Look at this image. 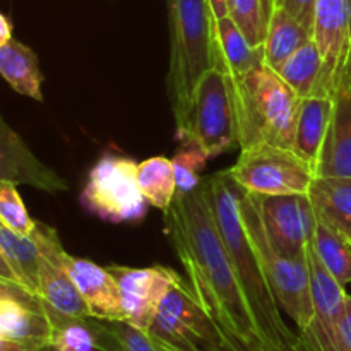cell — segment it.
<instances>
[{"mask_svg":"<svg viewBox=\"0 0 351 351\" xmlns=\"http://www.w3.org/2000/svg\"><path fill=\"white\" fill-rule=\"evenodd\" d=\"M0 250L5 256L21 285L38 297L40 250L33 235L24 237L0 223Z\"/></svg>","mask_w":351,"mask_h":351,"instance_id":"cell-25","label":"cell"},{"mask_svg":"<svg viewBox=\"0 0 351 351\" xmlns=\"http://www.w3.org/2000/svg\"><path fill=\"white\" fill-rule=\"evenodd\" d=\"M240 213L250 242L263 263L281 311L295 322L297 332L305 331L314 319L311 269L307 254L302 257H283L273 249L264 232L256 194L240 187Z\"/></svg>","mask_w":351,"mask_h":351,"instance_id":"cell-5","label":"cell"},{"mask_svg":"<svg viewBox=\"0 0 351 351\" xmlns=\"http://www.w3.org/2000/svg\"><path fill=\"white\" fill-rule=\"evenodd\" d=\"M228 177L247 192L257 195L308 194L314 170L293 149L271 144L240 149V156Z\"/></svg>","mask_w":351,"mask_h":351,"instance_id":"cell-8","label":"cell"},{"mask_svg":"<svg viewBox=\"0 0 351 351\" xmlns=\"http://www.w3.org/2000/svg\"><path fill=\"white\" fill-rule=\"evenodd\" d=\"M53 326L51 346L55 351H96V339L89 317L50 319Z\"/></svg>","mask_w":351,"mask_h":351,"instance_id":"cell-30","label":"cell"},{"mask_svg":"<svg viewBox=\"0 0 351 351\" xmlns=\"http://www.w3.org/2000/svg\"><path fill=\"white\" fill-rule=\"evenodd\" d=\"M315 177L351 178V57L332 93V115Z\"/></svg>","mask_w":351,"mask_h":351,"instance_id":"cell-16","label":"cell"},{"mask_svg":"<svg viewBox=\"0 0 351 351\" xmlns=\"http://www.w3.org/2000/svg\"><path fill=\"white\" fill-rule=\"evenodd\" d=\"M230 17L254 48H264L267 24L276 7L274 0H228Z\"/></svg>","mask_w":351,"mask_h":351,"instance_id":"cell-29","label":"cell"},{"mask_svg":"<svg viewBox=\"0 0 351 351\" xmlns=\"http://www.w3.org/2000/svg\"><path fill=\"white\" fill-rule=\"evenodd\" d=\"M175 137L182 144L201 147L209 160L239 144L232 86L221 71L213 67L199 79L187 113L177 123Z\"/></svg>","mask_w":351,"mask_h":351,"instance_id":"cell-6","label":"cell"},{"mask_svg":"<svg viewBox=\"0 0 351 351\" xmlns=\"http://www.w3.org/2000/svg\"><path fill=\"white\" fill-rule=\"evenodd\" d=\"M99 351H158L147 331L127 321H101L89 317Z\"/></svg>","mask_w":351,"mask_h":351,"instance_id":"cell-28","label":"cell"},{"mask_svg":"<svg viewBox=\"0 0 351 351\" xmlns=\"http://www.w3.org/2000/svg\"><path fill=\"white\" fill-rule=\"evenodd\" d=\"M147 335L180 350H204L216 335L215 321L184 278L161 300Z\"/></svg>","mask_w":351,"mask_h":351,"instance_id":"cell-10","label":"cell"},{"mask_svg":"<svg viewBox=\"0 0 351 351\" xmlns=\"http://www.w3.org/2000/svg\"><path fill=\"white\" fill-rule=\"evenodd\" d=\"M0 75L16 93L43 101V74L36 53L27 45L12 38L0 47Z\"/></svg>","mask_w":351,"mask_h":351,"instance_id":"cell-21","label":"cell"},{"mask_svg":"<svg viewBox=\"0 0 351 351\" xmlns=\"http://www.w3.org/2000/svg\"><path fill=\"white\" fill-rule=\"evenodd\" d=\"M230 86L240 149L256 144L293 149L302 98L280 74L261 64L240 77L230 79Z\"/></svg>","mask_w":351,"mask_h":351,"instance_id":"cell-3","label":"cell"},{"mask_svg":"<svg viewBox=\"0 0 351 351\" xmlns=\"http://www.w3.org/2000/svg\"><path fill=\"white\" fill-rule=\"evenodd\" d=\"M312 249L326 271L341 287L351 283V245L319 218L312 239Z\"/></svg>","mask_w":351,"mask_h":351,"instance_id":"cell-27","label":"cell"},{"mask_svg":"<svg viewBox=\"0 0 351 351\" xmlns=\"http://www.w3.org/2000/svg\"><path fill=\"white\" fill-rule=\"evenodd\" d=\"M0 335L38 346H51L53 326L45 312L16 300H0Z\"/></svg>","mask_w":351,"mask_h":351,"instance_id":"cell-22","label":"cell"},{"mask_svg":"<svg viewBox=\"0 0 351 351\" xmlns=\"http://www.w3.org/2000/svg\"><path fill=\"white\" fill-rule=\"evenodd\" d=\"M308 197L317 218L338 232L351 245V178L314 177Z\"/></svg>","mask_w":351,"mask_h":351,"instance_id":"cell-20","label":"cell"},{"mask_svg":"<svg viewBox=\"0 0 351 351\" xmlns=\"http://www.w3.org/2000/svg\"><path fill=\"white\" fill-rule=\"evenodd\" d=\"M151 339H153L154 345H156L158 351H201V350H180V348H175V346L168 345V343L160 341V339H154V338H151Z\"/></svg>","mask_w":351,"mask_h":351,"instance_id":"cell-40","label":"cell"},{"mask_svg":"<svg viewBox=\"0 0 351 351\" xmlns=\"http://www.w3.org/2000/svg\"><path fill=\"white\" fill-rule=\"evenodd\" d=\"M165 228L187 271L189 285L209 317L233 335L266 348L213 216L204 182L191 194L175 195L165 211Z\"/></svg>","mask_w":351,"mask_h":351,"instance_id":"cell-1","label":"cell"},{"mask_svg":"<svg viewBox=\"0 0 351 351\" xmlns=\"http://www.w3.org/2000/svg\"><path fill=\"white\" fill-rule=\"evenodd\" d=\"M0 278L2 280H7V281H12V283H19V278L16 276V273L12 271V267H10V264L7 263L5 256L2 254V250H0Z\"/></svg>","mask_w":351,"mask_h":351,"instance_id":"cell-38","label":"cell"},{"mask_svg":"<svg viewBox=\"0 0 351 351\" xmlns=\"http://www.w3.org/2000/svg\"><path fill=\"white\" fill-rule=\"evenodd\" d=\"M264 64V48H254L230 16L213 23V67L237 79Z\"/></svg>","mask_w":351,"mask_h":351,"instance_id":"cell-18","label":"cell"},{"mask_svg":"<svg viewBox=\"0 0 351 351\" xmlns=\"http://www.w3.org/2000/svg\"><path fill=\"white\" fill-rule=\"evenodd\" d=\"M209 206L225 245L232 257L240 287L245 295L261 339L269 351H298V332H293L281 315L263 263L250 242L240 213V185L226 171L204 180Z\"/></svg>","mask_w":351,"mask_h":351,"instance_id":"cell-2","label":"cell"},{"mask_svg":"<svg viewBox=\"0 0 351 351\" xmlns=\"http://www.w3.org/2000/svg\"><path fill=\"white\" fill-rule=\"evenodd\" d=\"M311 38L312 34L293 16H290L281 5H276L269 17L264 40V64L276 71Z\"/></svg>","mask_w":351,"mask_h":351,"instance_id":"cell-23","label":"cell"},{"mask_svg":"<svg viewBox=\"0 0 351 351\" xmlns=\"http://www.w3.org/2000/svg\"><path fill=\"white\" fill-rule=\"evenodd\" d=\"M332 115V96L314 95L300 99L295 125L293 151L315 171ZM315 175V173H314Z\"/></svg>","mask_w":351,"mask_h":351,"instance_id":"cell-19","label":"cell"},{"mask_svg":"<svg viewBox=\"0 0 351 351\" xmlns=\"http://www.w3.org/2000/svg\"><path fill=\"white\" fill-rule=\"evenodd\" d=\"M315 2H317V0H283V2H281V7H283L290 16H293L295 19L312 34Z\"/></svg>","mask_w":351,"mask_h":351,"instance_id":"cell-35","label":"cell"},{"mask_svg":"<svg viewBox=\"0 0 351 351\" xmlns=\"http://www.w3.org/2000/svg\"><path fill=\"white\" fill-rule=\"evenodd\" d=\"M31 235L36 240L38 250H40L38 298L41 300L48 319L91 317L84 298L65 271V250L55 228L36 221Z\"/></svg>","mask_w":351,"mask_h":351,"instance_id":"cell-11","label":"cell"},{"mask_svg":"<svg viewBox=\"0 0 351 351\" xmlns=\"http://www.w3.org/2000/svg\"><path fill=\"white\" fill-rule=\"evenodd\" d=\"M137 184L144 199L153 208L167 211L177 194L175 173L171 160L165 156H153L137 167Z\"/></svg>","mask_w":351,"mask_h":351,"instance_id":"cell-26","label":"cell"},{"mask_svg":"<svg viewBox=\"0 0 351 351\" xmlns=\"http://www.w3.org/2000/svg\"><path fill=\"white\" fill-rule=\"evenodd\" d=\"M312 40L322 57L319 95L332 96L351 57V0H317Z\"/></svg>","mask_w":351,"mask_h":351,"instance_id":"cell-14","label":"cell"},{"mask_svg":"<svg viewBox=\"0 0 351 351\" xmlns=\"http://www.w3.org/2000/svg\"><path fill=\"white\" fill-rule=\"evenodd\" d=\"M64 266L84 298L91 317L101 321H123L119 285L108 267H101L67 252L64 254Z\"/></svg>","mask_w":351,"mask_h":351,"instance_id":"cell-17","label":"cell"},{"mask_svg":"<svg viewBox=\"0 0 351 351\" xmlns=\"http://www.w3.org/2000/svg\"><path fill=\"white\" fill-rule=\"evenodd\" d=\"M0 300H16L19 302V304L26 305V307L34 308V311L45 312L41 300L36 295H33L29 290H26L23 285L2 280V278H0Z\"/></svg>","mask_w":351,"mask_h":351,"instance_id":"cell-34","label":"cell"},{"mask_svg":"<svg viewBox=\"0 0 351 351\" xmlns=\"http://www.w3.org/2000/svg\"><path fill=\"white\" fill-rule=\"evenodd\" d=\"M209 7V14H211L213 23L223 19V17L230 16L228 0H206Z\"/></svg>","mask_w":351,"mask_h":351,"instance_id":"cell-37","label":"cell"},{"mask_svg":"<svg viewBox=\"0 0 351 351\" xmlns=\"http://www.w3.org/2000/svg\"><path fill=\"white\" fill-rule=\"evenodd\" d=\"M108 271L119 285L123 321L143 331H149L161 300L182 278L168 266L129 267L113 264Z\"/></svg>","mask_w":351,"mask_h":351,"instance_id":"cell-13","label":"cell"},{"mask_svg":"<svg viewBox=\"0 0 351 351\" xmlns=\"http://www.w3.org/2000/svg\"><path fill=\"white\" fill-rule=\"evenodd\" d=\"M264 232L283 257H302L314 239L317 215L308 194L257 195Z\"/></svg>","mask_w":351,"mask_h":351,"instance_id":"cell-12","label":"cell"},{"mask_svg":"<svg viewBox=\"0 0 351 351\" xmlns=\"http://www.w3.org/2000/svg\"><path fill=\"white\" fill-rule=\"evenodd\" d=\"M314 319L298 332V351H351V332L345 314V287L326 271L312 243L307 249Z\"/></svg>","mask_w":351,"mask_h":351,"instance_id":"cell-9","label":"cell"},{"mask_svg":"<svg viewBox=\"0 0 351 351\" xmlns=\"http://www.w3.org/2000/svg\"><path fill=\"white\" fill-rule=\"evenodd\" d=\"M208 160V154L195 144H182L180 149L171 158L175 185H177V194L175 195L191 194L202 184L201 170L206 167Z\"/></svg>","mask_w":351,"mask_h":351,"instance_id":"cell-31","label":"cell"},{"mask_svg":"<svg viewBox=\"0 0 351 351\" xmlns=\"http://www.w3.org/2000/svg\"><path fill=\"white\" fill-rule=\"evenodd\" d=\"M0 351H55L53 346H38L29 343L17 341L0 335Z\"/></svg>","mask_w":351,"mask_h":351,"instance_id":"cell-36","label":"cell"},{"mask_svg":"<svg viewBox=\"0 0 351 351\" xmlns=\"http://www.w3.org/2000/svg\"><path fill=\"white\" fill-rule=\"evenodd\" d=\"M345 314H346V322H348V329L351 332V295H345Z\"/></svg>","mask_w":351,"mask_h":351,"instance_id":"cell-41","label":"cell"},{"mask_svg":"<svg viewBox=\"0 0 351 351\" xmlns=\"http://www.w3.org/2000/svg\"><path fill=\"white\" fill-rule=\"evenodd\" d=\"M276 72L300 98L319 95L322 79V57L314 40L311 38L307 43L302 45L276 69Z\"/></svg>","mask_w":351,"mask_h":351,"instance_id":"cell-24","label":"cell"},{"mask_svg":"<svg viewBox=\"0 0 351 351\" xmlns=\"http://www.w3.org/2000/svg\"><path fill=\"white\" fill-rule=\"evenodd\" d=\"M170 69L167 91L175 122L191 105L199 79L213 69V19L206 0H167Z\"/></svg>","mask_w":351,"mask_h":351,"instance_id":"cell-4","label":"cell"},{"mask_svg":"<svg viewBox=\"0 0 351 351\" xmlns=\"http://www.w3.org/2000/svg\"><path fill=\"white\" fill-rule=\"evenodd\" d=\"M137 167L130 158L106 151L89 170L79 197L82 208L110 223L143 219L149 204L137 184Z\"/></svg>","mask_w":351,"mask_h":351,"instance_id":"cell-7","label":"cell"},{"mask_svg":"<svg viewBox=\"0 0 351 351\" xmlns=\"http://www.w3.org/2000/svg\"><path fill=\"white\" fill-rule=\"evenodd\" d=\"M281 2H283V0H274V3H276V5H281Z\"/></svg>","mask_w":351,"mask_h":351,"instance_id":"cell-42","label":"cell"},{"mask_svg":"<svg viewBox=\"0 0 351 351\" xmlns=\"http://www.w3.org/2000/svg\"><path fill=\"white\" fill-rule=\"evenodd\" d=\"M31 185L48 194L69 191L65 178L38 160L19 134L0 115V182Z\"/></svg>","mask_w":351,"mask_h":351,"instance_id":"cell-15","label":"cell"},{"mask_svg":"<svg viewBox=\"0 0 351 351\" xmlns=\"http://www.w3.org/2000/svg\"><path fill=\"white\" fill-rule=\"evenodd\" d=\"M215 326H216L215 338H213L211 343L206 345V348L202 351H269L267 348H264L261 343L247 341V339L230 332L228 329L221 328V326L216 324V322Z\"/></svg>","mask_w":351,"mask_h":351,"instance_id":"cell-33","label":"cell"},{"mask_svg":"<svg viewBox=\"0 0 351 351\" xmlns=\"http://www.w3.org/2000/svg\"><path fill=\"white\" fill-rule=\"evenodd\" d=\"M0 223L24 237H29L36 226L17 192V184L9 180L0 182Z\"/></svg>","mask_w":351,"mask_h":351,"instance_id":"cell-32","label":"cell"},{"mask_svg":"<svg viewBox=\"0 0 351 351\" xmlns=\"http://www.w3.org/2000/svg\"><path fill=\"white\" fill-rule=\"evenodd\" d=\"M12 40V24L3 14H0V47Z\"/></svg>","mask_w":351,"mask_h":351,"instance_id":"cell-39","label":"cell"}]
</instances>
